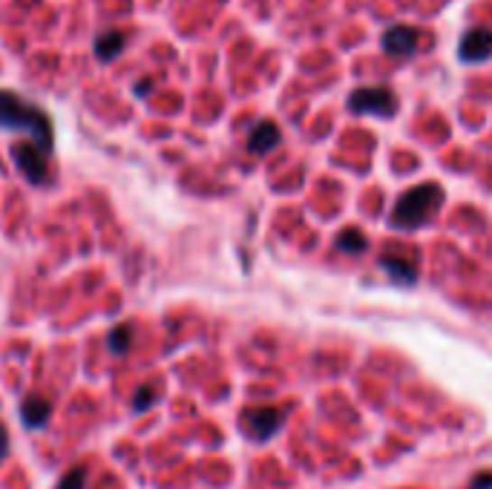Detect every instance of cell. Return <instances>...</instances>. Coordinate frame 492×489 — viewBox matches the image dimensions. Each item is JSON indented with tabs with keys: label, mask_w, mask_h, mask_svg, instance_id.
I'll return each instance as SVG.
<instances>
[{
	"label": "cell",
	"mask_w": 492,
	"mask_h": 489,
	"mask_svg": "<svg viewBox=\"0 0 492 489\" xmlns=\"http://www.w3.org/2000/svg\"><path fill=\"white\" fill-rule=\"evenodd\" d=\"M418 32H414L412 26H404V23H395L389 26L386 32H383V50L389 55H401V58H409L418 50Z\"/></svg>",
	"instance_id": "cell-7"
},
{
	"label": "cell",
	"mask_w": 492,
	"mask_h": 489,
	"mask_svg": "<svg viewBox=\"0 0 492 489\" xmlns=\"http://www.w3.org/2000/svg\"><path fill=\"white\" fill-rule=\"evenodd\" d=\"M285 420V411L283 409H274V406H259L245 411V432H248L254 440H268L276 435V429L283 426Z\"/></svg>",
	"instance_id": "cell-6"
},
{
	"label": "cell",
	"mask_w": 492,
	"mask_h": 489,
	"mask_svg": "<svg viewBox=\"0 0 492 489\" xmlns=\"http://www.w3.org/2000/svg\"><path fill=\"white\" fill-rule=\"evenodd\" d=\"M125 43H127V35L125 32H104L98 41H96V55L101 58V60H113V58H118L121 55V50H125Z\"/></svg>",
	"instance_id": "cell-12"
},
{
	"label": "cell",
	"mask_w": 492,
	"mask_h": 489,
	"mask_svg": "<svg viewBox=\"0 0 492 489\" xmlns=\"http://www.w3.org/2000/svg\"><path fill=\"white\" fill-rule=\"evenodd\" d=\"M276 144H280V127L274 121H259L248 135V150L256 152V156H265Z\"/></svg>",
	"instance_id": "cell-10"
},
{
	"label": "cell",
	"mask_w": 492,
	"mask_h": 489,
	"mask_svg": "<svg viewBox=\"0 0 492 489\" xmlns=\"http://www.w3.org/2000/svg\"><path fill=\"white\" fill-rule=\"evenodd\" d=\"M147 89H150V81H142V84H138V96H144Z\"/></svg>",
	"instance_id": "cell-18"
},
{
	"label": "cell",
	"mask_w": 492,
	"mask_h": 489,
	"mask_svg": "<svg viewBox=\"0 0 492 489\" xmlns=\"http://www.w3.org/2000/svg\"><path fill=\"white\" fill-rule=\"evenodd\" d=\"M489 486H492V472H481L472 484V489H489Z\"/></svg>",
	"instance_id": "cell-17"
},
{
	"label": "cell",
	"mask_w": 492,
	"mask_h": 489,
	"mask_svg": "<svg viewBox=\"0 0 492 489\" xmlns=\"http://www.w3.org/2000/svg\"><path fill=\"white\" fill-rule=\"evenodd\" d=\"M6 452H9V432H6V426L0 423V461L6 457Z\"/></svg>",
	"instance_id": "cell-16"
},
{
	"label": "cell",
	"mask_w": 492,
	"mask_h": 489,
	"mask_svg": "<svg viewBox=\"0 0 492 489\" xmlns=\"http://www.w3.org/2000/svg\"><path fill=\"white\" fill-rule=\"evenodd\" d=\"M153 401H156V389L142 386V389L135 392V397H133V409H135V411H144V409L153 406Z\"/></svg>",
	"instance_id": "cell-15"
},
{
	"label": "cell",
	"mask_w": 492,
	"mask_h": 489,
	"mask_svg": "<svg viewBox=\"0 0 492 489\" xmlns=\"http://www.w3.org/2000/svg\"><path fill=\"white\" fill-rule=\"evenodd\" d=\"M443 202H447V193H443L438 181L414 185L406 193L397 196V202L389 213V225L397 227V231H414V227H421L432 219Z\"/></svg>",
	"instance_id": "cell-2"
},
{
	"label": "cell",
	"mask_w": 492,
	"mask_h": 489,
	"mask_svg": "<svg viewBox=\"0 0 492 489\" xmlns=\"http://www.w3.org/2000/svg\"><path fill=\"white\" fill-rule=\"evenodd\" d=\"M52 415V403L41 394H29L21 403V418L26 423V429H41V426L50 420Z\"/></svg>",
	"instance_id": "cell-9"
},
{
	"label": "cell",
	"mask_w": 492,
	"mask_h": 489,
	"mask_svg": "<svg viewBox=\"0 0 492 489\" xmlns=\"http://www.w3.org/2000/svg\"><path fill=\"white\" fill-rule=\"evenodd\" d=\"M397 96L389 87H357L348 96V110L355 115H377L395 118L397 115Z\"/></svg>",
	"instance_id": "cell-3"
},
{
	"label": "cell",
	"mask_w": 492,
	"mask_h": 489,
	"mask_svg": "<svg viewBox=\"0 0 492 489\" xmlns=\"http://www.w3.org/2000/svg\"><path fill=\"white\" fill-rule=\"evenodd\" d=\"M458 58L464 64H484L492 58V29L489 26H475L464 38L458 41Z\"/></svg>",
	"instance_id": "cell-5"
},
{
	"label": "cell",
	"mask_w": 492,
	"mask_h": 489,
	"mask_svg": "<svg viewBox=\"0 0 492 489\" xmlns=\"http://www.w3.org/2000/svg\"><path fill=\"white\" fill-rule=\"evenodd\" d=\"M84 484H87V469L84 466H72L67 475L58 481L55 489H84Z\"/></svg>",
	"instance_id": "cell-14"
},
{
	"label": "cell",
	"mask_w": 492,
	"mask_h": 489,
	"mask_svg": "<svg viewBox=\"0 0 492 489\" xmlns=\"http://www.w3.org/2000/svg\"><path fill=\"white\" fill-rule=\"evenodd\" d=\"M12 159L14 164L21 167V173L32 181V185H43V181H50V161H46V150L38 147V144H14L12 147Z\"/></svg>",
	"instance_id": "cell-4"
},
{
	"label": "cell",
	"mask_w": 492,
	"mask_h": 489,
	"mask_svg": "<svg viewBox=\"0 0 492 489\" xmlns=\"http://www.w3.org/2000/svg\"><path fill=\"white\" fill-rule=\"evenodd\" d=\"M130 340H133V328L130 326H118V328L110 331V348L116 351V355H127Z\"/></svg>",
	"instance_id": "cell-13"
},
{
	"label": "cell",
	"mask_w": 492,
	"mask_h": 489,
	"mask_svg": "<svg viewBox=\"0 0 492 489\" xmlns=\"http://www.w3.org/2000/svg\"><path fill=\"white\" fill-rule=\"evenodd\" d=\"M0 130H14V133H26L38 147L46 152H52L55 147V130H52V118L46 115L41 106L32 101H26L18 93H9V89H0Z\"/></svg>",
	"instance_id": "cell-1"
},
{
	"label": "cell",
	"mask_w": 492,
	"mask_h": 489,
	"mask_svg": "<svg viewBox=\"0 0 492 489\" xmlns=\"http://www.w3.org/2000/svg\"><path fill=\"white\" fill-rule=\"evenodd\" d=\"M380 268L389 273L395 282H404V285H414L418 282V263L409 256H395V254H386L380 256Z\"/></svg>",
	"instance_id": "cell-8"
},
{
	"label": "cell",
	"mask_w": 492,
	"mask_h": 489,
	"mask_svg": "<svg viewBox=\"0 0 492 489\" xmlns=\"http://www.w3.org/2000/svg\"><path fill=\"white\" fill-rule=\"evenodd\" d=\"M334 248L340 254H348V256H360L368 251V239L363 236V231H357V227H346V231L337 234Z\"/></svg>",
	"instance_id": "cell-11"
}]
</instances>
